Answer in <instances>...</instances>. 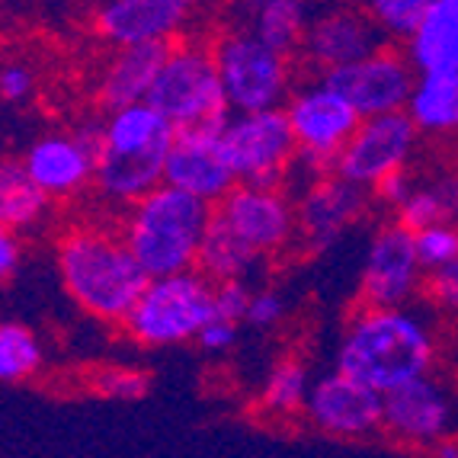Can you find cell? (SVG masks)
I'll list each match as a JSON object with an SVG mask.
<instances>
[{
    "label": "cell",
    "mask_w": 458,
    "mask_h": 458,
    "mask_svg": "<svg viewBox=\"0 0 458 458\" xmlns=\"http://www.w3.org/2000/svg\"><path fill=\"white\" fill-rule=\"evenodd\" d=\"M52 212V199L26 174L23 161H0V222L10 231H32Z\"/></svg>",
    "instance_id": "cell-25"
},
{
    "label": "cell",
    "mask_w": 458,
    "mask_h": 458,
    "mask_svg": "<svg viewBox=\"0 0 458 458\" xmlns=\"http://www.w3.org/2000/svg\"><path fill=\"white\" fill-rule=\"evenodd\" d=\"M237 336H241V321L225 318V314H212V318L202 324V330L196 334L192 344H199L206 352H228V350H234Z\"/></svg>",
    "instance_id": "cell-34"
},
{
    "label": "cell",
    "mask_w": 458,
    "mask_h": 458,
    "mask_svg": "<svg viewBox=\"0 0 458 458\" xmlns=\"http://www.w3.org/2000/svg\"><path fill=\"white\" fill-rule=\"evenodd\" d=\"M36 90V71L26 62L0 64V99L4 103H26Z\"/></svg>",
    "instance_id": "cell-36"
},
{
    "label": "cell",
    "mask_w": 458,
    "mask_h": 458,
    "mask_svg": "<svg viewBox=\"0 0 458 458\" xmlns=\"http://www.w3.org/2000/svg\"><path fill=\"white\" fill-rule=\"evenodd\" d=\"M382 42H388V38L378 32V26L369 20L362 7H327L308 20L298 55L314 71L324 74V71L360 62V58L375 52Z\"/></svg>",
    "instance_id": "cell-21"
},
{
    "label": "cell",
    "mask_w": 458,
    "mask_h": 458,
    "mask_svg": "<svg viewBox=\"0 0 458 458\" xmlns=\"http://www.w3.org/2000/svg\"><path fill=\"white\" fill-rule=\"evenodd\" d=\"M455 222H458V215H455Z\"/></svg>",
    "instance_id": "cell-41"
},
{
    "label": "cell",
    "mask_w": 458,
    "mask_h": 458,
    "mask_svg": "<svg viewBox=\"0 0 458 458\" xmlns=\"http://www.w3.org/2000/svg\"><path fill=\"white\" fill-rule=\"evenodd\" d=\"M413 247H417V257H420V267L439 269L443 263L455 260L458 257V222H436L427 228L413 231Z\"/></svg>",
    "instance_id": "cell-30"
},
{
    "label": "cell",
    "mask_w": 458,
    "mask_h": 458,
    "mask_svg": "<svg viewBox=\"0 0 458 458\" xmlns=\"http://www.w3.org/2000/svg\"><path fill=\"white\" fill-rule=\"evenodd\" d=\"M455 215H458V174H439L433 180H427V183L413 180L407 199L394 208V222L417 231L436 222H452Z\"/></svg>",
    "instance_id": "cell-26"
},
{
    "label": "cell",
    "mask_w": 458,
    "mask_h": 458,
    "mask_svg": "<svg viewBox=\"0 0 458 458\" xmlns=\"http://www.w3.org/2000/svg\"><path fill=\"white\" fill-rule=\"evenodd\" d=\"M250 295L253 289L247 285V279H222V283H215V314H225V318H234V321L244 324Z\"/></svg>",
    "instance_id": "cell-35"
},
{
    "label": "cell",
    "mask_w": 458,
    "mask_h": 458,
    "mask_svg": "<svg viewBox=\"0 0 458 458\" xmlns=\"http://www.w3.org/2000/svg\"><path fill=\"white\" fill-rule=\"evenodd\" d=\"M215 215L225 218L260 257L283 253L298 237L295 199L283 192V186L237 183L222 202H215Z\"/></svg>",
    "instance_id": "cell-17"
},
{
    "label": "cell",
    "mask_w": 458,
    "mask_h": 458,
    "mask_svg": "<svg viewBox=\"0 0 458 458\" xmlns=\"http://www.w3.org/2000/svg\"><path fill=\"white\" fill-rule=\"evenodd\" d=\"M164 183L192 192L206 202H222L237 186L234 167L225 151L222 125H196V129H176L170 141L167 164H164Z\"/></svg>",
    "instance_id": "cell-18"
},
{
    "label": "cell",
    "mask_w": 458,
    "mask_h": 458,
    "mask_svg": "<svg viewBox=\"0 0 458 458\" xmlns=\"http://www.w3.org/2000/svg\"><path fill=\"white\" fill-rule=\"evenodd\" d=\"M411 186H413V176H411V170L404 167V170H394V174L382 176V180L372 186V196L378 199V202H385L388 208H397L407 199Z\"/></svg>",
    "instance_id": "cell-37"
},
{
    "label": "cell",
    "mask_w": 458,
    "mask_h": 458,
    "mask_svg": "<svg viewBox=\"0 0 458 458\" xmlns=\"http://www.w3.org/2000/svg\"><path fill=\"white\" fill-rule=\"evenodd\" d=\"M4 228H7V225H4V222H0V231H4Z\"/></svg>",
    "instance_id": "cell-40"
},
{
    "label": "cell",
    "mask_w": 458,
    "mask_h": 458,
    "mask_svg": "<svg viewBox=\"0 0 458 458\" xmlns=\"http://www.w3.org/2000/svg\"><path fill=\"white\" fill-rule=\"evenodd\" d=\"M123 212L119 231L141 269L148 276H167L196 267L215 206L192 192L161 183Z\"/></svg>",
    "instance_id": "cell-4"
},
{
    "label": "cell",
    "mask_w": 458,
    "mask_h": 458,
    "mask_svg": "<svg viewBox=\"0 0 458 458\" xmlns=\"http://www.w3.org/2000/svg\"><path fill=\"white\" fill-rule=\"evenodd\" d=\"M308 20V0H231V26H241L289 55L301 46Z\"/></svg>",
    "instance_id": "cell-23"
},
{
    "label": "cell",
    "mask_w": 458,
    "mask_h": 458,
    "mask_svg": "<svg viewBox=\"0 0 458 458\" xmlns=\"http://www.w3.org/2000/svg\"><path fill=\"white\" fill-rule=\"evenodd\" d=\"M420 135L423 131L417 129V123L411 119L407 109L362 115L350 141L336 154L334 174L372 190L382 176L411 167L417 145H420Z\"/></svg>",
    "instance_id": "cell-12"
},
{
    "label": "cell",
    "mask_w": 458,
    "mask_h": 458,
    "mask_svg": "<svg viewBox=\"0 0 458 458\" xmlns=\"http://www.w3.org/2000/svg\"><path fill=\"white\" fill-rule=\"evenodd\" d=\"M285 314H289L285 298L276 289H260V292H253L250 295L244 324H250V327H257V330H273L285 321Z\"/></svg>",
    "instance_id": "cell-33"
},
{
    "label": "cell",
    "mask_w": 458,
    "mask_h": 458,
    "mask_svg": "<svg viewBox=\"0 0 458 458\" xmlns=\"http://www.w3.org/2000/svg\"><path fill=\"white\" fill-rule=\"evenodd\" d=\"M167 42H135V46H113L103 71L97 77V99L103 109L125 106L148 99L157 71L167 58Z\"/></svg>",
    "instance_id": "cell-22"
},
{
    "label": "cell",
    "mask_w": 458,
    "mask_h": 458,
    "mask_svg": "<svg viewBox=\"0 0 458 458\" xmlns=\"http://www.w3.org/2000/svg\"><path fill=\"white\" fill-rule=\"evenodd\" d=\"M301 413L318 433L330 439L362 443L369 436L382 433V391L334 369L311 382Z\"/></svg>",
    "instance_id": "cell-13"
},
{
    "label": "cell",
    "mask_w": 458,
    "mask_h": 458,
    "mask_svg": "<svg viewBox=\"0 0 458 458\" xmlns=\"http://www.w3.org/2000/svg\"><path fill=\"white\" fill-rule=\"evenodd\" d=\"M55 267L71 301L113 327H123L148 283L123 231L109 225H74L64 231L55 244Z\"/></svg>",
    "instance_id": "cell-2"
},
{
    "label": "cell",
    "mask_w": 458,
    "mask_h": 458,
    "mask_svg": "<svg viewBox=\"0 0 458 458\" xmlns=\"http://www.w3.org/2000/svg\"><path fill=\"white\" fill-rule=\"evenodd\" d=\"M369 202H372V190L352 183L334 170L311 176V183L295 202L298 237L311 250H327L336 237H344L369 212Z\"/></svg>",
    "instance_id": "cell-19"
},
{
    "label": "cell",
    "mask_w": 458,
    "mask_h": 458,
    "mask_svg": "<svg viewBox=\"0 0 458 458\" xmlns=\"http://www.w3.org/2000/svg\"><path fill=\"white\" fill-rule=\"evenodd\" d=\"M260 260H263L260 253L253 250L225 218H218L212 212V222H208L202 247H199L196 267L212 283H222V279H250L253 269L260 267Z\"/></svg>",
    "instance_id": "cell-24"
},
{
    "label": "cell",
    "mask_w": 458,
    "mask_h": 458,
    "mask_svg": "<svg viewBox=\"0 0 458 458\" xmlns=\"http://www.w3.org/2000/svg\"><path fill=\"white\" fill-rule=\"evenodd\" d=\"M154 106L167 115L174 129H196V125L228 123V99L218 68H215L212 46L206 42H170L157 81L148 93Z\"/></svg>",
    "instance_id": "cell-8"
},
{
    "label": "cell",
    "mask_w": 458,
    "mask_h": 458,
    "mask_svg": "<svg viewBox=\"0 0 458 458\" xmlns=\"http://www.w3.org/2000/svg\"><path fill=\"white\" fill-rule=\"evenodd\" d=\"M199 0H99L93 32L106 46L174 42L186 32Z\"/></svg>",
    "instance_id": "cell-20"
},
{
    "label": "cell",
    "mask_w": 458,
    "mask_h": 458,
    "mask_svg": "<svg viewBox=\"0 0 458 458\" xmlns=\"http://www.w3.org/2000/svg\"><path fill=\"white\" fill-rule=\"evenodd\" d=\"M16 267H20V241L13 237V231L4 228L0 231V285L16 273Z\"/></svg>",
    "instance_id": "cell-38"
},
{
    "label": "cell",
    "mask_w": 458,
    "mask_h": 458,
    "mask_svg": "<svg viewBox=\"0 0 458 458\" xmlns=\"http://www.w3.org/2000/svg\"><path fill=\"white\" fill-rule=\"evenodd\" d=\"M423 289H427L429 301H433L439 311L458 318V257L443 263L439 269H429L427 279H423Z\"/></svg>",
    "instance_id": "cell-32"
},
{
    "label": "cell",
    "mask_w": 458,
    "mask_h": 458,
    "mask_svg": "<svg viewBox=\"0 0 458 458\" xmlns=\"http://www.w3.org/2000/svg\"><path fill=\"white\" fill-rule=\"evenodd\" d=\"M99 145V119H87L74 131H48L23 154L26 174L48 199H74L93 186Z\"/></svg>",
    "instance_id": "cell-15"
},
{
    "label": "cell",
    "mask_w": 458,
    "mask_h": 458,
    "mask_svg": "<svg viewBox=\"0 0 458 458\" xmlns=\"http://www.w3.org/2000/svg\"><path fill=\"white\" fill-rule=\"evenodd\" d=\"M212 292L215 283L199 267L148 276L141 295L125 314L123 334L148 350L192 344L202 324L215 314Z\"/></svg>",
    "instance_id": "cell-6"
},
{
    "label": "cell",
    "mask_w": 458,
    "mask_h": 458,
    "mask_svg": "<svg viewBox=\"0 0 458 458\" xmlns=\"http://www.w3.org/2000/svg\"><path fill=\"white\" fill-rule=\"evenodd\" d=\"M46 350L36 330L26 324L4 321L0 324V385H20L42 369Z\"/></svg>",
    "instance_id": "cell-28"
},
{
    "label": "cell",
    "mask_w": 458,
    "mask_h": 458,
    "mask_svg": "<svg viewBox=\"0 0 458 458\" xmlns=\"http://www.w3.org/2000/svg\"><path fill=\"white\" fill-rule=\"evenodd\" d=\"M436 327L407 305H362L336 344V369L375 391H391L436 366Z\"/></svg>",
    "instance_id": "cell-1"
},
{
    "label": "cell",
    "mask_w": 458,
    "mask_h": 458,
    "mask_svg": "<svg viewBox=\"0 0 458 458\" xmlns=\"http://www.w3.org/2000/svg\"><path fill=\"white\" fill-rule=\"evenodd\" d=\"M429 4L433 0H362V10L388 42L404 46L413 36V30L420 26Z\"/></svg>",
    "instance_id": "cell-29"
},
{
    "label": "cell",
    "mask_w": 458,
    "mask_h": 458,
    "mask_svg": "<svg viewBox=\"0 0 458 458\" xmlns=\"http://www.w3.org/2000/svg\"><path fill=\"white\" fill-rule=\"evenodd\" d=\"M176 129L151 99L106 109L99 119L93 190L109 208H129L135 199L164 183Z\"/></svg>",
    "instance_id": "cell-3"
},
{
    "label": "cell",
    "mask_w": 458,
    "mask_h": 458,
    "mask_svg": "<svg viewBox=\"0 0 458 458\" xmlns=\"http://www.w3.org/2000/svg\"><path fill=\"white\" fill-rule=\"evenodd\" d=\"M151 388V378L138 369L125 366H109L99 369L90 378V391L99 397H109V401H141Z\"/></svg>",
    "instance_id": "cell-31"
},
{
    "label": "cell",
    "mask_w": 458,
    "mask_h": 458,
    "mask_svg": "<svg viewBox=\"0 0 458 458\" xmlns=\"http://www.w3.org/2000/svg\"><path fill=\"white\" fill-rule=\"evenodd\" d=\"M382 433L407 449H429L458 439V388L433 369L382 394Z\"/></svg>",
    "instance_id": "cell-9"
},
{
    "label": "cell",
    "mask_w": 458,
    "mask_h": 458,
    "mask_svg": "<svg viewBox=\"0 0 458 458\" xmlns=\"http://www.w3.org/2000/svg\"><path fill=\"white\" fill-rule=\"evenodd\" d=\"M308 4H321V0H308Z\"/></svg>",
    "instance_id": "cell-39"
},
{
    "label": "cell",
    "mask_w": 458,
    "mask_h": 458,
    "mask_svg": "<svg viewBox=\"0 0 458 458\" xmlns=\"http://www.w3.org/2000/svg\"><path fill=\"white\" fill-rule=\"evenodd\" d=\"M222 138L237 183L283 186L295 167L298 145L283 106L231 113L222 125Z\"/></svg>",
    "instance_id": "cell-10"
},
{
    "label": "cell",
    "mask_w": 458,
    "mask_h": 458,
    "mask_svg": "<svg viewBox=\"0 0 458 458\" xmlns=\"http://www.w3.org/2000/svg\"><path fill=\"white\" fill-rule=\"evenodd\" d=\"M283 109H285V119H289L292 135H295L298 157L314 174L334 170L336 154L350 141V135L356 131V125L362 119L352 109L350 99L340 90H334L324 77H318L311 84L289 93Z\"/></svg>",
    "instance_id": "cell-11"
},
{
    "label": "cell",
    "mask_w": 458,
    "mask_h": 458,
    "mask_svg": "<svg viewBox=\"0 0 458 458\" xmlns=\"http://www.w3.org/2000/svg\"><path fill=\"white\" fill-rule=\"evenodd\" d=\"M417 68L407 113L423 135H458V0H433L404 42Z\"/></svg>",
    "instance_id": "cell-5"
},
{
    "label": "cell",
    "mask_w": 458,
    "mask_h": 458,
    "mask_svg": "<svg viewBox=\"0 0 458 458\" xmlns=\"http://www.w3.org/2000/svg\"><path fill=\"white\" fill-rule=\"evenodd\" d=\"M308 388H311V375H308L305 362L295 356H283L279 362H273V369L260 385V411L269 417L301 413Z\"/></svg>",
    "instance_id": "cell-27"
},
{
    "label": "cell",
    "mask_w": 458,
    "mask_h": 458,
    "mask_svg": "<svg viewBox=\"0 0 458 458\" xmlns=\"http://www.w3.org/2000/svg\"><path fill=\"white\" fill-rule=\"evenodd\" d=\"M212 55L231 113L273 109L289 99L295 81V55L267 46L241 26H231L215 38Z\"/></svg>",
    "instance_id": "cell-7"
},
{
    "label": "cell",
    "mask_w": 458,
    "mask_h": 458,
    "mask_svg": "<svg viewBox=\"0 0 458 458\" xmlns=\"http://www.w3.org/2000/svg\"><path fill=\"white\" fill-rule=\"evenodd\" d=\"M423 279L427 269L413 247V231L401 222L375 231L360 273L362 305H411L420 295Z\"/></svg>",
    "instance_id": "cell-16"
},
{
    "label": "cell",
    "mask_w": 458,
    "mask_h": 458,
    "mask_svg": "<svg viewBox=\"0 0 458 458\" xmlns=\"http://www.w3.org/2000/svg\"><path fill=\"white\" fill-rule=\"evenodd\" d=\"M321 77L334 90L344 93L360 115H378L407 109L413 84H417V68L404 48L382 42L366 58L344 64V68L324 71Z\"/></svg>",
    "instance_id": "cell-14"
}]
</instances>
